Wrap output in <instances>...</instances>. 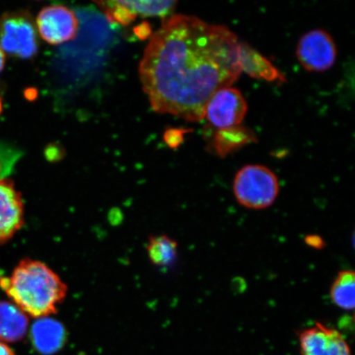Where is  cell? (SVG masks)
Returning a JSON list of instances; mask_svg holds the SVG:
<instances>
[{
	"label": "cell",
	"mask_w": 355,
	"mask_h": 355,
	"mask_svg": "<svg viewBox=\"0 0 355 355\" xmlns=\"http://www.w3.org/2000/svg\"><path fill=\"white\" fill-rule=\"evenodd\" d=\"M135 33L140 39L144 40L148 38L150 33H152V30H150L148 22H143V24L137 26L135 29Z\"/></svg>",
	"instance_id": "obj_20"
},
{
	"label": "cell",
	"mask_w": 355,
	"mask_h": 355,
	"mask_svg": "<svg viewBox=\"0 0 355 355\" xmlns=\"http://www.w3.org/2000/svg\"><path fill=\"white\" fill-rule=\"evenodd\" d=\"M233 190L239 205L251 210L272 206L279 192L278 178L269 168L248 165L234 177Z\"/></svg>",
	"instance_id": "obj_3"
},
{
	"label": "cell",
	"mask_w": 355,
	"mask_h": 355,
	"mask_svg": "<svg viewBox=\"0 0 355 355\" xmlns=\"http://www.w3.org/2000/svg\"><path fill=\"white\" fill-rule=\"evenodd\" d=\"M98 6L105 12L106 17L111 22L127 26L136 19L137 15L118 1L99 2Z\"/></svg>",
	"instance_id": "obj_17"
},
{
	"label": "cell",
	"mask_w": 355,
	"mask_h": 355,
	"mask_svg": "<svg viewBox=\"0 0 355 355\" xmlns=\"http://www.w3.org/2000/svg\"><path fill=\"white\" fill-rule=\"evenodd\" d=\"M239 60L241 72L248 76L268 82H286L276 66L246 43L239 42Z\"/></svg>",
	"instance_id": "obj_11"
},
{
	"label": "cell",
	"mask_w": 355,
	"mask_h": 355,
	"mask_svg": "<svg viewBox=\"0 0 355 355\" xmlns=\"http://www.w3.org/2000/svg\"><path fill=\"white\" fill-rule=\"evenodd\" d=\"M28 316L15 304L0 302V340L15 343L26 336L28 330Z\"/></svg>",
	"instance_id": "obj_12"
},
{
	"label": "cell",
	"mask_w": 355,
	"mask_h": 355,
	"mask_svg": "<svg viewBox=\"0 0 355 355\" xmlns=\"http://www.w3.org/2000/svg\"><path fill=\"white\" fill-rule=\"evenodd\" d=\"M248 104L241 91L225 87L216 92L208 101L204 118L211 125L223 128L241 125L247 114Z\"/></svg>",
	"instance_id": "obj_6"
},
{
	"label": "cell",
	"mask_w": 355,
	"mask_h": 355,
	"mask_svg": "<svg viewBox=\"0 0 355 355\" xmlns=\"http://www.w3.org/2000/svg\"><path fill=\"white\" fill-rule=\"evenodd\" d=\"M135 15L166 17L174 11L176 1H118Z\"/></svg>",
	"instance_id": "obj_16"
},
{
	"label": "cell",
	"mask_w": 355,
	"mask_h": 355,
	"mask_svg": "<svg viewBox=\"0 0 355 355\" xmlns=\"http://www.w3.org/2000/svg\"><path fill=\"white\" fill-rule=\"evenodd\" d=\"M254 132L245 127L236 125L219 130L214 137V146L216 153L225 157L243 146L255 143Z\"/></svg>",
	"instance_id": "obj_13"
},
{
	"label": "cell",
	"mask_w": 355,
	"mask_h": 355,
	"mask_svg": "<svg viewBox=\"0 0 355 355\" xmlns=\"http://www.w3.org/2000/svg\"><path fill=\"white\" fill-rule=\"evenodd\" d=\"M301 355H352L341 333L316 322L300 334Z\"/></svg>",
	"instance_id": "obj_8"
},
{
	"label": "cell",
	"mask_w": 355,
	"mask_h": 355,
	"mask_svg": "<svg viewBox=\"0 0 355 355\" xmlns=\"http://www.w3.org/2000/svg\"><path fill=\"white\" fill-rule=\"evenodd\" d=\"M305 243H307L309 247L315 248V250H322L326 244L322 237L315 234H311L306 237Z\"/></svg>",
	"instance_id": "obj_19"
},
{
	"label": "cell",
	"mask_w": 355,
	"mask_h": 355,
	"mask_svg": "<svg viewBox=\"0 0 355 355\" xmlns=\"http://www.w3.org/2000/svg\"><path fill=\"white\" fill-rule=\"evenodd\" d=\"M31 339L39 353L51 355L63 347L66 340L65 328L50 317L38 318L31 330Z\"/></svg>",
	"instance_id": "obj_10"
},
{
	"label": "cell",
	"mask_w": 355,
	"mask_h": 355,
	"mask_svg": "<svg viewBox=\"0 0 355 355\" xmlns=\"http://www.w3.org/2000/svg\"><path fill=\"white\" fill-rule=\"evenodd\" d=\"M37 25L42 38L57 46L76 37L78 20L69 8L52 6L42 8L39 12Z\"/></svg>",
	"instance_id": "obj_7"
},
{
	"label": "cell",
	"mask_w": 355,
	"mask_h": 355,
	"mask_svg": "<svg viewBox=\"0 0 355 355\" xmlns=\"http://www.w3.org/2000/svg\"><path fill=\"white\" fill-rule=\"evenodd\" d=\"M0 175H1V166H0ZM1 179V178H0Z\"/></svg>",
	"instance_id": "obj_24"
},
{
	"label": "cell",
	"mask_w": 355,
	"mask_h": 355,
	"mask_svg": "<svg viewBox=\"0 0 355 355\" xmlns=\"http://www.w3.org/2000/svg\"><path fill=\"white\" fill-rule=\"evenodd\" d=\"M296 56L309 72L321 73L332 68L337 58L334 39L322 29H315L302 35L297 44Z\"/></svg>",
	"instance_id": "obj_5"
},
{
	"label": "cell",
	"mask_w": 355,
	"mask_h": 355,
	"mask_svg": "<svg viewBox=\"0 0 355 355\" xmlns=\"http://www.w3.org/2000/svg\"><path fill=\"white\" fill-rule=\"evenodd\" d=\"M331 298L337 307L352 311L355 304V275L353 270H341L331 288Z\"/></svg>",
	"instance_id": "obj_14"
},
{
	"label": "cell",
	"mask_w": 355,
	"mask_h": 355,
	"mask_svg": "<svg viewBox=\"0 0 355 355\" xmlns=\"http://www.w3.org/2000/svg\"><path fill=\"white\" fill-rule=\"evenodd\" d=\"M24 208L12 182L0 179V243L6 242L21 228Z\"/></svg>",
	"instance_id": "obj_9"
},
{
	"label": "cell",
	"mask_w": 355,
	"mask_h": 355,
	"mask_svg": "<svg viewBox=\"0 0 355 355\" xmlns=\"http://www.w3.org/2000/svg\"><path fill=\"white\" fill-rule=\"evenodd\" d=\"M0 355H15L10 346L0 341Z\"/></svg>",
	"instance_id": "obj_21"
},
{
	"label": "cell",
	"mask_w": 355,
	"mask_h": 355,
	"mask_svg": "<svg viewBox=\"0 0 355 355\" xmlns=\"http://www.w3.org/2000/svg\"><path fill=\"white\" fill-rule=\"evenodd\" d=\"M146 252L152 263L166 268L175 263L178 255V243L167 235H157L149 239Z\"/></svg>",
	"instance_id": "obj_15"
},
{
	"label": "cell",
	"mask_w": 355,
	"mask_h": 355,
	"mask_svg": "<svg viewBox=\"0 0 355 355\" xmlns=\"http://www.w3.org/2000/svg\"><path fill=\"white\" fill-rule=\"evenodd\" d=\"M0 288L22 312L37 319L56 313L68 292L54 270L29 259L21 260L10 277H2Z\"/></svg>",
	"instance_id": "obj_2"
},
{
	"label": "cell",
	"mask_w": 355,
	"mask_h": 355,
	"mask_svg": "<svg viewBox=\"0 0 355 355\" xmlns=\"http://www.w3.org/2000/svg\"><path fill=\"white\" fill-rule=\"evenodd\" d=\"M2 112V101L1 99H0V114Z\"/></svg>",
	"instance_id": "obj_23"
},
{
	"label": "cell",
	"mask_w": 355,
	"mask_h": 355,
	"mask_svg": "<svg viewBox=\"0 0 355 355\" xmlns=\"http://www.w3.org/2000/svg\"><path fill=\"white\" fill-rule=\"evenodd\" d=\"M37 39L28 13H7L0 19V48L11 55L28 60L37 53Z\"/></svg>",
	"instance_id": "obj_4"
},
{
	"label": "cell",
	"mask_w": 355,
	"mask_h": 355,
	"mask_svg": "<svg viewBox=\"0 0 355 355\" xmlns=\"http://www.w3.org/2000/svg\"><path fill=\"white\" fill-rule=\"evenodd\" d=\"M2 277H0V279H1V278H2Z\"/></svg>",
	"instance_id": "obj_25"
},
{
	"label": "cell",
	"mask_w": 355,
	"mask_h": 355,
	"mask_svg": "<svg viewBox=\"0 0 355 355\" xmlns=\"http://www.w3.org/2000/svg\"><path fill=\"white\" fill-rule=\"evenodd\" d=\"M4 65H6V55H4V52L2 51V49L0 48V73L2 72Z\"/></svg>",
	"instance_id": "obj_22"
},
{
	"label": "cell",
	"mask_w": 355,
	"mask_h": 355,
	"mask_svg": "<svg viewBox=\"0 0 355 355\" xmlns=\"http://www.w3.org/2000/svg\"><path fill=\"white\" fill-rule=\"evenodd\" d=\"M187 130L170 128L164 135L166 144L171 148H177L184 141V135Z\"/></svg>",
	"instance_id": "obj_18"
},
{
	"label": "cell",
	"mask_w": 355,
	"mask_h": 355,
	"mask_svg": "<svg viewBox=\"0 0 355 355\" xmlns=\"http://www.w3.org/2000/svg\"><path fill=\"white\" fill-rule=\"evenodd\" d=\"M237 35L225 26L174 15L146 46L141 83L155 112L201 121L216 92L241 76Z\"/></svg>",
	"instance_id": "obj_1"
}]
</instances>
